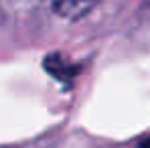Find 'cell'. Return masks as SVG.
Wrapping results in <instances>:
<instances>
[{
    "label": "cell",
    "mask_w": 150,
    "mask_h": 148,
    "mask_svg": "<svg viewBox=\"0 0 150 148\" xmlns=\"http://www.w3.org/2000/svg\"><path fill=\"white\" fill-rule=\"evenodd\" d=\"M100 0H53L55 12L65 21H79L85 14H89Z\"/></svg>",
    "instance_id": "6da1fadb"
}]
</instances>
